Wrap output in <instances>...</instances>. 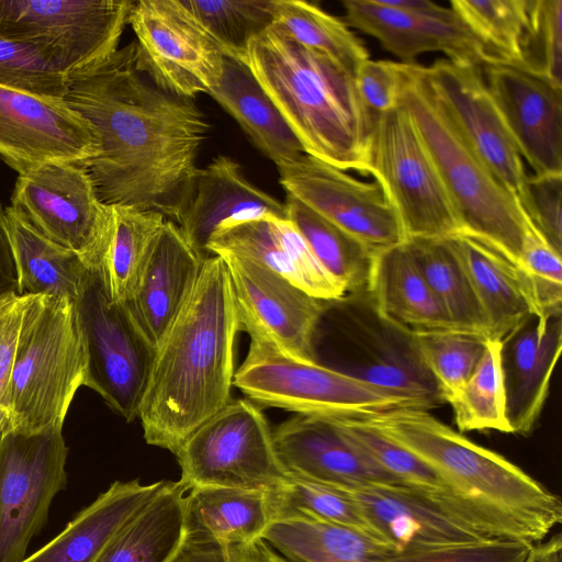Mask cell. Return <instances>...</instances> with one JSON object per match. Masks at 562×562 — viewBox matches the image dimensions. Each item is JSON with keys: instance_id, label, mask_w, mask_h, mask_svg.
Instances as JSON below:
<instances>
[{"instance_id": "obj_35", "label": "cell", "mask_w": 562, "mask_h": 562, "mask_svg": "<svg viewBox=\"0 0 562 562\" xmlns=\"http://www.w3.org/2000/svg\"><path fill=\"white\" fill-rule=\"evenodd\" d=\"M404 244L453 327L487 337L483 310L451 237H409Z\"/></svg>"}, {"instance_id": "obj_28", "label": "cell", "mask_w": 562, "mask_h": 562, "mask_svg": "<svg viewBox=\"0 0 562 562\" xmlns=\"http://www.w3.org/2000/svg\"><path fill=\"white\" fill-rule=\"evenodd\" d=\"M367 291L379 316L402 330L456 329L404 241L375 254Z\"/></svg>"}, {"instance_id": "obj_21", "label": "cell", "mask_w": 562, "mask_h": 562, "mask_svg": "<svg viewBox=\"0 0 562 562\" xmlns=\"http://www.w3.org/2000/svg\"><path fill=\"white\" fill-rule=\"evenodd\" d=\"M255 220H289L285 203L248 181L239 164L218 156L196 169L175 223L204 261L216 231Z\"/></svg>"}, {"instance_id": "obj_44", "label": "cell", "mask_w": 562, "mask_h": 562, "mask_svg": "<svg viewBox=\"0 0 562 562\" xmlns=\"http://www.w3.org/2000/svg\"><path fill=\"white\" fill-rule=\"evenodd\" d=\"M270 494L273 520L304 516L372 535L359 507L342 488L290 475L284 485Z\"/></svg>"}, {"instance_id": "obj_9", "label": "cell", "mask_w": 562, "mask_h": 562, "mask_svg": "<svg viewBox=\"0 0 562 562\" xmlns=\"http://www.w3.org/2000/svg\"><path fill=\"white\" fill-rule=\"evenodd\" d=\"M188 490L223 486L274 491L290 474L281 462L273 430L250 400H232L205 420L175 454Z\"/></svg>"}, {"instance_id": "obj_22", "label": "cell", "mask_w": 562, "mask_h": 562, "mask_svg": "<svg viewBox=\"0 0 562 562\" xmlns=\"http://www.w3.org/2000/svg\"><path fill=\"white\" fill-rule=\"evenodd\" d=\"M499 345L509 432L528 436L541 414L561 353L562 307L529 314Z\"/></svg>"}, {"instance_id": "obj_20", "label": "cell", "mask_w": 562, "mask_h": 562, "mask_svg": "<svg viewBox=\"0 0 562 562\" xmlns=\"http://www.w3.org/2000/svg\"><path fill=\"white\" fill-rule=\"evenodd\" d=\"M506 127L533 173H562V87L518 66L482 67Z\"/></svg>"}, {"instance_id": "obj_46", "label": "cell", "mask_w": 562, "mask_h": 562, "mask_svg": "<svg viewBox=\"0 0 562 562\" xmlns=\"http://www.w3.org/2000/svg\"><path fill=\"white\" fill-rule=\"evenodd\" d=\"M69 78L41 49L0 35V85L64 99Z\"/></svg>"}, {"instance_id": "obj_18", "label": "cell", "mask_w": 562, "mask_h": 562, "mask_svg": "<svg viewBox=\"0 0 562 562\" xmlns=\"http://www.w3.org/2000/svg\"><path fill=\"white\" fill-rule=\"evenodd\" d=\"M234 291L240 330L260 334L283 352L317 361L315 336L328 303L248 258L221 252Z\"/></svg>"}, {"instance_id": "obj_4", "label": "cell", "mask_w": 562, "mask_h": 562, "mask_svg": "<svg viewBox=\"0 0 562 562\" xmlns=\"http://www.w3.org/2000/svg\"><path fill=\"white\" fill-rule=\"evenodd\" d=\"M245 63L306 154L367 176L374 120L360 100L352 74L276 24L250 42Z\"/></svg>"}, {"instance_id": "obj_54", "label": "cell", "mask_w": 562, "mask_h": 562, "mask_svg": "<svg viewBox=\"0 0 562 562\" xmlns=\"http://www.w3.org/2000/svg\"><path fill=\"white\" fill-rule=\"evenodd\" d=\"M524 562H562L561 533L551 535L548 539L531 546Z\"/></svg>"}, {"instance_id": "obj_47", "label": "cell", "mask_w": 562, "mask_h": 562, "mask_svg": "<svg viewBox=\"0 0 562 562\" xmlns=\"http://www.w3.org/2000/svg\"><path fill=\"white\" fill-rule=\"evenodd\" d=\"M518 268L540 312L562 307L561 254L544 240L530 222L522 243Z\"/></svg>"}, {"instance_id": "obj_12", "label": "cell", "mask_w": 562, "mask_h": 562, "mask_svg": "<svg viewBox=\"0 0 562 562\" xmlns=\"http://www.w3.org/2000/svg\"><path fill=\"white\" fill-rule=\"evenodd\" d=\"M11 207L38 233L101 271L113 234V206L81 165L53 162L16 178Z\"/></svg>"}, {"instance_id": "obj_7", "label": "cell", "mask_w": 562, "mask_h": 562, "mask_svg": "<svg viewBox=\"0 0 562 562\" xmlns=\"http://www.w3.org/2000/svg\"><path fill=\"white\" fill-rule=\"evenodd\" d=\"M250 344L233 385L257 405L300 415L369 418L392 409L415 407L412 400L317 361L283 352L260 334Z\"/></svg>"}, {"instance_id": "obj_34", "label": "cell", "mask_w": 562, "mask_h": 562, "mask_svg": "<svg viewBox=\"0 0 562 562\" xmlns=\"http://www.w3.org/2000/svg\"><path fill=\"white\" fill-rule=\"evenodd\" d=\"M189 490L168 481L106 542L93 562H169L184 539Z\"/></svg>"}, {"instance_id": "obj_25", "label": "cell", "mask_w": 562, "mask_h": 562, "mask_svg": "<svg viewBox=\"0 0 562 562\" xmlns=\"http://www.w3.org/2000/svg\"><path fill=\"white\" fill-rule=\"evenodd\" d=\"M207 250L211 256L232 252L248 258L326 302L340 301L347 294L289 220H255L222 227L210 238Z\"/></svg>"}, {"instance_id": "obj_17", "label": "cell", "mask_w": 562, "mask_h": 562, "mask_svg": "<svg viewBox=\"0 0 562 562\" xmlns=\"http://www.w3.org/2000/svg\"><path fill=\"white\" fill-rule=\"evenodd\" d=\"M422 75L458 133L516 199L527 173L522 158L486 86L481 67L454 64L446 58Z\"/></svg>"}, {"instance_id": "obj_6", "label": "cell", "mask_w": 562, "mask_h": 562, "mask_svg": "<svg viewBox=\"0 0 562 562\" xmlns=\"http://www.w3.org/2000/svg\"><path fill=\"white\" fill-rule=\"evenodd\" d=\"M87 358L76 303L31 294L24 310L9 384V427L35 432L63 427Z\"/></svg>"}, {"instance_id": "obj_51", "label": "cell", "mask_w": 562, "mask_h": 562, "mask_svg": "<svg viewBox=\"0 0 562 562\" xmlns=\"http://www.w3.org/2000/svg\"><path fill=\"white\" fill-rule=\"evenodd\" d=\"M31 294L0 296V435L9 427V384L25 306Z\"/></svg>"}, {"instance_id": "obj_13", "label": "cell", "mask_w": 562, "mask_h": 562, "mask_svg": "<svg viewBox=\"0 0 562 562\" xmlns=\"http://www.w3.org/2000/svg\"><path fill=\"white\" fill-rule=\"evenodd\" d=\"M63 427L0 435V562H22L67 481Z\"/></svg>"}, {"instance_id": "obj_50", "label": "cell", "mask_w": 562, "mask_h": 562, "mask_svg": "<svg viewBox=\"0 0 562 562\" xmlns=\"http://www.w3.org/2000/svg\"><path fill=\"white\" fill-rule=\"evenodd\" d=\"M407 68L408 64L369 58L356 70L358 94L373 120L398 105Z\"/></svg>"}, {"instance_id": "obj_10", "label": "cell", "mask_w": 562, "mask_h": 562, "mask_svg": "<svg viewBox=\"0 0 562 562\" xmlns=\"http://www.w3.org/2000/svg\"><path fill=\"white\" fill-rule=\"evenodd\" d=\"M135 1L0 0V35L36 47L69 78L119 48Z\"/></svg>"}, {"instance_id": "obj_32", "label": "cell", "mask_w": 562, "mask_h": 562, "mask_svg": "<svg viewBox=\"0 0 562 562\" xmlns=\"http://www.w3.org/2000/svg\"><path fill=\"white\" fill-rule=\"evenodd\" d=\"M451 240L483 310L490 339L501 340L529 314L542 313L515 266L467 235L452 236Z\"/></svg>"}, {"instance_id": "obj_36", "label": "cell", "mask_w": 562, "mask_h": 562, "mask_svg": "<svg viewBox=\"0 0 562 562\" xmlns=\"http://www.w3.org/2000/svg\"><path fill=\"white\" fill-rule=\"evenodd\" d=\"M288 218L323 268L347 293L367 290L378 251L286 193Z\"/></svg>"}, {"instance_id": "obj_16", "label": "cell", "mask_w": 562, "mask_h": 562, "mask_svg": "<svg viewBox=\"0 0 562 562\" xmlns=\"http://www.w3.org/2000/svg\"><path fill=\"white\" fill-rule=\"evenodd\" d=\"M97 153L93 128L64 99L0 85V159L18 175L53 162L83 166Z\"/></svg>"}, {"instance_id": "obj_56", "label": "cell", "mask_w": 562, "mask_h": 562, "mask_svg": "<svg viewBox=\"0 0 562 562\" xmlns=\"http://www.w3.org/2000/svg\"><path fill=\"white\" fill-rule=\"evenodd\" d=\"M269 547V546H268ZM268 562H286L283 558H281L277 552H274L270 547H269V552H268Z\"/></svg>"}, {"instance_id": "obj_2", "label": "cell", "mask_w": 562, "mask_h": 562, "mask_svg": "<svg viewBox=\"0 0 562 562\" xmlns=\"http://www.w3.org/2000/svg\"><path fill=\"white\" fill-rule=\"evenodd\" d=\"M238 330L229 271L213 255L156 348L138 414L148 445L176 454L232 401Z\"/></svg>"}, {"instance_id": "obj_33", "label": "cell", "mask_w": 562, "mask_h": 562, "mask_svg": "<svg viewBox=\"0 0 562 562\" xmlns=\"http://www.w3.org/2000/svg\"><path fill=\"white\" fill-rule=\"evenodd\" d=\"M259 540L286 562H383L394 553L364 531L304 516L272 520Z\"/></svg>"}, {"instance_id": "obj_8", "label": "cell", "mask_w": 562, "mask_h": 562, "mask_svg": "<svg viewBox=\"0 0 562 562\" xmlns=\"http://www.w3.org/2000/svg\"><path fill=\"white\" fill-rule=\"evenodd\" d=\"M367 175L384 191L405 239L461 234L458 215L437 168L411 114L400 103L372 123Z\"/></svg>"}, {"instance_id": "obj_55", "label": "cell", "mask_w": 562, "mask_h": 562, "mask_svg": "<svg viewBox=\"0 0 562 562\" xmlns=\"http://www.w3.org/2000/svg\"><path fill=\"white\" fill-rule=\"evenodd\" d=\"M384 4L425 14L450 15L453 13L451 8H446L429 0H381Z\"/></svg>"}, {"instance_id": "obj_43", "label": "cell", "mask_w": 562, "mask_h": 562, "mask_svg": "<svg viewBox=\"0 0 562 562\" xmlns=\"http://www.w3.org/2000/svg\"><path fill=\"white\" fill-rule=\"evenodd\" d=\"M499 340L490 339L483 357L459 394L449 404L461 432L497 430L509 432L501 370Z\"/></svg>"}, {"instance_id": "obj_23", "label": "cell", "mask_w": 562, "mask_h": 562, "mask_svg": "<svg viewBox=\"0 0 562 562\" xmlns=\"http://www.w3.org/2000/svg\"><path fill=\"white\" fill-rule=\"evenodd\" d=\"M345 22L378 40L404 64L422 54L440 52L448 60L483 67L491 58L480 41L453 12L434 15L406 11L381 0H345Z\"/></svg>"}, {"instance_id": "obj_27", "label": "cell", "mask_w": 562, "mask_h": 562, "mask_svg": "<svg viewBox=\"0 0 562 562\" xmlns=\"http://www.w3.org/2000/svg\"><path fill=\"white\" fill-rule=\"evenodd\" d=\"M167 482H113L59 535L22 562H93L112 536Z\"/></svg>"}, {"instance_id": "obj_1", "label": "cell", "mask_w": 562, "mask_h": 562, "mask_svg": "<svg viewBox=\"0 0 562 562\" xmlns=\"http://www.w3.org/2000/svg\"><path fill=\"white\" fill-rule=\"evenodd\" d=\"M64 100L97 135L98 153L83 167L101 201L176 222L209 131L194 102L156 85L136 42L69 77Z\"/></svg>"}, {"instance_id": "obj_49", "label": "cell", "mask_w": 562, "mask_h": 562, "mask_svg": "<svg viewBox=\"0 0 562 562\" xmlns=\"http://www.w3.org/2000/svg\"><path fill=\"white\" fill-rule=\"evenodd\" d=\"M531 546L524 541L491 537L424 550L389 554L383 562H524Z\"/></svg>"}, {"instance_id": "obj_52", "label": "cell", "mask_w": 562, "mask_h": 562, "mask_svg": "<svg viewBox=\"0 0 562 562\" xmlns=\"http://www.w3.org/2000/svg\"><path fill=\"white\" fill-rule=\"evenodd\" d=\"M269 547L249 543H216L184 540L169 562H268Z\"/></svg>"}, {"instance_id": "obj_15", "label": "cell", "mask_w": 562, "mask_h": 562, "mask_svg": "<svg viewBox=\"0 0 562 562\" xmlns=\"http://www.w3.org/2000/svg\"><path fill=\"white\" fill-rule=\"evenodd\" d=\"M277 168L286 193L373 250L405 240L400 220L376 181H362L308 154Z\"/></svg>"}, {"instance_id": "obj_24", "label": "cell", "mask_w": 562, "mask_h": 562, "mask_svg": "<svg viewBox=\"0 0 562 562\" xmlns=\"http://www.w3.org/2000/svg\"><path fill=\"white\" fill-rule=\"evenodd\" d=\"M273 440L292 476L339 488L402 485L361 453L333 417L296 414L273 430Z\"/></svg>"}, {"instance_id": "obj_14", "label": "cell", "mask_w": 562, "mask_h": 562, "mask_svg": "<svg viewBox=\"0 0 562 562\" xmlns=\"http://www.w3.org/2000/svg\"><path fill=\"white\" fill-rule=\"evenodd\" d=\"M138 61L161 89L192 99L221 81L225 54L182 0L135 1Z\"/></svg>"}, {"instance_id": "obj_30", "label": "cell", "mask_w": 562, "mask_h": 562, "mask_svg": "<svg viewBox=\"0 0 562 562\" xmlns=\"http://www.w3.org/2000/svg\"><path fill=\"white\" fill-rule=\"evenodd\" d=\"M4 222L18 293L55 296L76 303L92 272L81 258L38 233L11 206L4 207Z\"/></svg>"}, {"instance_id": "obj_26", "label": "cell", "mask_w": 562, "mask_h": 562, "mask_svg": "<svg viewBox=\"0 0 562 562\" xmlns=\"http://www.w3.org/2000/svg\"><path fill=\"white\" fill-rule=\"evenodd\" d=\"M202 263L178 225L166 220L151 245L135 292L126 302L155 348L193 289Z\"/></svg>"}, {"instance_id": "obj_41", "label": "cell", "mask_w": 562, "mask_h": 562, "mask_svg": "<svg viewBox=\"0 0 562 562\" xmlns=\"http://www.w3.org/2000/svg\"><path fill=\"white\" fill-rule=\"evenodd\" d=\"M411 334L424 367L437 384L443 401L449 403L476 368L488 338L459 329Z\"/></svg>"}, {"instance_id": "obj_19", "label": "cell", "mask_w": 562, "mask_h": 562, "mask_svg": "<svg viewBox=\"0 0 562 562\" xmlns=\"http://www.w3.org/2000/svg\"><path fill=\"white\" fill-rule=\"evenodd\" d=\"M342 490L359 507L372 536L394 553L492 537L452 504L413 487L375 484Z\"/></svg>"}, {"instance_id": "obj_3", "label": "cell", "mask_w": 562, "mask_h": 562, "mask_svg": "<svg viewBox=\"0 0 562 562\" xmlns=\"http://www.w3.org/2000/svg\"><path fill=\"white\" fill-rule=\"evenodd\" d=\"M364 419L431 467L492 537L536 544L561 522L559 496L427 409L397 408Z\"/></svg>"}, {"instance_id": "obj_31", "label": "cell", "mask_w": 562, "mask_h": 562, "mask_svg": "<svg viewBox=\"0 0 562 562\" xmlns=\"http://www.w3.org/2000/svg\"><path fill=\"white\" fill-rule=\"evenodd\" d=\"M207 94L276 166L306 154L246 63L225 56L222 79Z\"/></svg>"}, {"instance_id": "obj_29", "label": "cell", "mask_w": 562, "mask_h": 562, "mask_svg": "<svg viewBox=\"0 0 562 562\" xmlns=\"http://www.w3.org/2000/svg\"><path fill=\"white\" fill-rule=\"evenodd\" d=\"M273 518L270 491L193 487L186 495L184 540L249 543L259 540Z\"/></svg>"}, {"instance_id": "obj_39", "label": "cell", "mask_w": 562, "mask_h": 562, "mask_svg": "<svg viewBox=\"0 0 562 562\" xmlns=\"http://www.w3.org/2000/svg\"><path fill=\"white\" fill-rule=\"evenodd\" d=\"M273 24L302 46L327 56L355 76L369 53L346 22L301 0H273Z\"/></svg>"}, {"instance_id": "obj_40", "label": "cell", "mask_w": 562, "mask_h": 562, "mask_svg": "<svg viewBox=\"0 0 562 562\" xmlns=\"http://www.w3.org/2000/svg\"><path fill=\"white\" fill-rule=\"evenodd\" d=\"M450 5L484 46L490 64L519 66L528 0H452Z\"/></svg>"}, {"instance_id": "obj_38", "label": "cell", "mask_w": 562, "mask_h": 562, "mask_svg": "<svg viewBox=\"0 0 562 562\" xmlns=\"http://www.w3.org/2000/svg\"><path fill=\"white\" fill-rule=\"evenodd\" d=\"M334 419L345 437L383 472L402 485L447 501L469 520L482 528L453 496L435 470L413 451L382 432L366 419ZM483 530L486 531L485 529Z\"/></svg>"}, {"instance_id": "obj_45", "label": "cell", "mask_w": 562, "mask_h": 562, "mask_svg": "<svg viewBox=\"0 0 562 562\" xmlns=\"http://www.w3.org/2000/svg\"><path fill=\"white\" fill-rule=\"evenodd\" d=\"M518 67L562 87V0H528Z\"/></svg>"}, {"instance_id": "obj_37", "label": "cell", "mask_w": 562, "mask_h": 562, "mask_svg": "<svg viewBox=\"0 0 562 562\" xmlns=\"http://www.w3.org/2000/svg\"><path fill=\"white\" fill-rule=\"evenodd\" d=\"M112 206L113 234L101 273L111 300L126 303L135 292L151 245L167 218L153 211Z\"/></svg>"}, {"instance_id": "obj_48", "label": "cell", "mask_w": 562, "mask_h": 562, "mask_svg": "<svg viewBox=\"0 0 562 562\" xmlns=\"http://www.w3.org/2000/svg\"><path fill=\"white\" fill-rule=\"evenodd\" d=\"M517 201L535 229L562 252V173L526 177Z\"/></svg>"}, {"instance_id": "obj_5", "label": "cell", "mask_w": 562, "mask_h": 562, "mask_svg": "<svg viewBox=\"0 0 562 562\" xmlns=\"http://www.w3.org/2000/svg\"><path fill=\"white\" fill-rule=\"evenodd\" d=\"M400 104L411 114L458 215L461 234L518 270L529 225L517 199L464 142L430 92L420 66L408 64Z\"/></svg>"}, {"instance_id": "obj_11", "label": "cell", "mask_w": 562, "mask_h": 562, "mask_svg": "<svg viewBox=\"0 0 562 562\" xmlns=\"http://www.w3.org/2000/svg\"><path fill=\"white\" fill-rule=\"evenodd\" d=\"M87 368L85 386L126 422L138 418L156 348L126 303L111 300L101 271H92L76 302Z\"/></svg>"}, {"instance_id": "obj_42", "label": "cell", "mask_w": 562, "mask_h": 562, "mask_svg": "<svg viewBox=\"0 0 562 562\" xmlns=\"http://www.w3.org/2000/svg\"><path fill=\"white\" fill-rule=\"evenodd\" d=\"M225 56L245 63L250 42L273 24V0H182Z\"/></svg>"}, {"instance_id": "obj_53", "label": "cell", "mask_w": 562, "mask_h": 562, "mask_svg": "<svg viewBox=\"0 0 562 562\" xmlns=\"http://www.w3.org/2000/svg\"><path fill=\"white\" fill-rule=\"evenodd\" d=\"M12 292H18V280L5 229L4 206L0 202V296Z\"/></svg>"}]
</instances>
